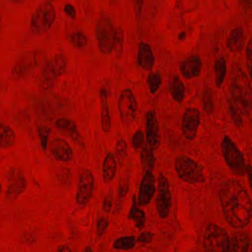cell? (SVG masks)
Masks as SVG:
<instances>
[{
	"label": "cell",
	"mask_w": 252,
	"mask_h": 252,
	"mask_svg": "<svg viewBox=\"0 0 252 252\" xmlns=\"http://www.w3.org/2000/svg\"><path fill=\"white\" fill-rule=\"evenodd\" d=\"M137 61L139 66L145 71H151L155 64V57L151 46L140 42L138 47Z\"/></svg>",
	"instance_id": "cell-20"
},
{
	"label": "cell",
	"mask_w": 252,
	"mask_h": 252,
	"mask_svg": "<svg viewBox=\"0 0 252 252\" xmlns=\"http://www.w3.org/2000/svg\"><path fill=\"white\" fill-rule=\"evenodd\" d=\"M2 192V186H1V183H0V194Z\"/></svg>",
	"instance_id": "cell-54"
},
{
	"label": "cell",
	"mask_w": 252,
	"mask_h": 252,
	"mask_svg": "<svg viewBox=\"0 0 252 252\" xmlns=\"http://www.w3.org/2000/svg\"><path fill=\"white\" fill-rule=\"evenodd\" d=\"M118 170V161L112 153H109L105 157L103 163V180L105 184H109L113 181Z\"/></svg>",
	"instance_id": "cell-23"
},
{
	"label": "cell",
	"mask_w": 252,
	"mask_h": 252,
	"mask_svg": "<svg viewBox=\"0 0 252 252\" xmlns=\"http://www.w3.org/2000/svg\"><path fill=\"white\" fill-rule=\"evenodd\" d=\"M247 64L252 81V39L249 42L247 49Z\"/></svg>",
	"instance_id": "cell-41"
},
{
	"label": "cell",
	"mask_w": 252,
	"mask_h": 252,
	"mask_svg": "<svg viewBox=\"0 0 252 252\" xmlns=\"http://www.w3.org/2000/svg\"><path fill=\"white\" fill-rule=\"evenodd\" d=\"M124 32L122 28H116V33H115V46H114L113 52L115 56L118 59L122 57L123 52H124Z\"/></svg>",
	"instance_id": "cell-34"
},
{
	"label": "cell",
	"mask_w": 252,
	"mask_h": 252,
	"mask_svg": "<svg viewBox=\"0 0 252 252\" xmlns=\"http://www.w3.org/2000/svg\"><path fill=\"white\" fill-rule=\"evenodd\" d=\"M136 245V240L133 236H124L118 238L114 242L113 247L115 250L128 251Z\"/></svg>",
	"instance_id": "cell-30"
},
{
	"label": "cell",
	"mask_w": 252,
	"mask_h": 252,
	"mask_svg": "<svg viewBox=\"0 0 252 252\" xmlns=\"http://www.w3.org/2000/svg\"><path fill=\"white\" fill-rule=\"evenodd\" d=\"M127 156V144L125 139H119L115 145V157L119 165H123Z\"/></svg>",
	"instance_id": "cell-32"
},
{
	"label": "cell",
	"mask_w": 252,
	"mask_h": 252,
	"mask_svg": "<svg viewBox=\"0 0 252 252\" xmlns=\"http://www.w3.org/2000/svg\"><path fill=\"white\" fill-rule=\"evenodd\" d=\"M113 207V198L112 195H108L103 200V209L104 212L109 213Z\"/></svg>",
	"instance_id": "cell-43"
},
{
	"label": "cell",
	"mask_w": 252,
	"mask_h": 252,
	"mask_svg": "<svg viewBox=\"0 0 252 252\" xmlns=\"http://www.w3.org/2000/svg\"><path fill=\"white\" fill-rule=\"evenodd\" d=\"M57 252H72V250L68 246L62 245L58 247Z\"/></svg>",
	"instance_id": "cell-49"
},
{
	"label": "cell",
	"mask_w": 252,
	"mask_h": 252,
	"mask_svg": "<svg viewBox=\"0 0 252 252\" xmlns=\"http://www.w3.org/2000/svg\"><path fill=\"white\" fill-rule=\"evenodd\" d=\"M202 62L198 56H192L179 63V69L184 78L192 79L201 74Z\"/></svg>",
	"instance_id": "cell-18"
},
{
	"label": "cell",
	"mask_w": 252,
	"mask_h": 252,
	"mask_svg": "<svg viewBox=\"0 0 252 252\" xmlns=\"http://www.w3.org/2000/svg\"><path fill=\"white\" fill-rule=\"evenodd\" d=\"M245 44V35L243 28H235L231 31L227 40L226 46L232 53H238L244 48Z\"/></svg>",
	"instance_id": "cell-22"
},
{
	"label": "cell",
	"mask_w": 252,
	"mask_h": 252,
	"mask_svg": "<svg viewBox=\"0 0 252 252\" xmlns=\"http://www.w3.org/2000/svg\"><path fill=\"white\" fill-rule=\"evenodd\" d=\"M49 150L58 161L67 162L73 158V151L66 139L62 138L53 139L49 145Z\"/></svg>",
	"instance_id": "cell-17"
},
{
	"label": "cell",
	"mask_w": 252,
	"mask_h": 252,
	"mask_svg": "<svg viewBox=\"0 0 252 252\" xmlns=\"http://www.w3.org/2000/svg\"><path fill=\"white\" fill-rule=\"evenodd\" d=\"M1 11H0V28H1Z\"/></svg>",
	"instance_id": "cell-53"
},
{
	"label": "cell",
	"mask_w": 252,
	"mask_h": 252,
	"mask_svg": "<svg viewBox=\"0 0 252 252\" xmlns=\"http://www.w3.org/2000/svg\"><path fill=\"white\" fill-rule=\"evenodd\" d=\"M145 138L148 146L156 151L161 144V131L157 114L154 111H148L145 115Z\"/></svg>",
	"instance_id": "cell-14"
},
{
	"label": "cell",
	"mask_w": 252,
	"mask_h": 252,
	"mask_svg": "<svg viewBox=\"0 0 252 252\" xmlns=\"http://www.w3.org/2000/svg\"><path fill=\"white\" fill-rule=\"evenodd\" d=\"M203 106L204 109L208 115H211L213 112V100L212 91L209 88L205 89L202 96Z\"/></svg>",
	"instance_id": "cell-35"
},
{
	"label": "cell",
	"mask_w": 252,
	"mask_h": 252,
	"mask_svg": "<svg viewBox=\"0 0 252 252\" xmlns=\"http://www.w3.org/2000/svg\"><path fill=\"white\" fill-rule=\"evenodd\" d=\"M246 173L247 174L249 179V183H250V188L252 190V167L250 165L247 166V172Z\"/></svg>",
	"instance_id": "cell-47"
},
{
	"label": "cell",
	"mask_w": 252,
	"mask_h": 252,
	"mask_svg": "<svg viewBox=\"0 0 252 252\" xmlns=\"http://www.w3.org/2000/svg\"><path fill=\"white\" fill-rule=\"evenodd\" d=\"M201 115L195 108H188L182 118V130L183 136L188 140H194L198 133Z\"/></svg>",
	"instance_id": "cell-15"
},
{
	"label": "cell",
	"mask_w": 252,
	"mask_h": 252,
	"mask_svg": "<svg viewBox=\"0 0 252 252\" xmlns=\"http://www.w3.org/2000/svg\"><path fill=\"white\" fill-rule=\"evenodd\" d=\"M51 128L47 126H42L38 129V136H39L41 146L44 151H46L48 148L49 136H50Z\"/></svg>",
	"instance_id": "cell-36"
},
{
	"label": "cell",
	"mask_w": 252,
	"mask_h": 252,
	"mask_svg": "<svg viewBox=\"0 0 252 252\" xmlns=\"http://www.w3.org/2000/svg\"><path fill=\"white\" fill-rule=\"evenodd\" d=\"M72 178V174L71 172L68 169H64V170H62L60 173V176H59V180L63 183H67L68 182L71 180Z\"/></svg>",
	"instance_id": "cell-46"
},
{
	"label": "cell",
	"mask_w": 252,
	"mask_h": 252,
	"mask_svg": "<svg viewBox=\"0 0 252 252\" xmlns=\"http://www.w3.org/2000/svg\"><path fill=\"white\" fill-rule=\"evenodd\" d=\"M9 1H12V2L15 3V4H22L26 0H9Z\"/></svg>",
	"instance_id": "cell-51"
},
{
	"label": "cell",
	"mask_w": 252,
	"mask_h": 252,
	"mask_svg": "<svg viewBox=\"0 0 252 252\" xmlns=\"http://www.w3.org/2000/svg\"><path fill=\"white\" fill-rule=\"evenodd\" d=\"M56 126L60 130H64L70 133L75 140L78 141L80 144H81V138L78 133V127L73 121L67 118H60L56 121Z\"/></svg>",
	"instance_id": "cell-28"
},
{
	"label": "cell",
	"mask_w": 252,
	"mask_h": 252,
	"mask_svg": "<svg viewBox=\"0 0 252 252\" xmlns=\"http://www.w3.org/2000/svg\"><path fill=\"white\" fill-rule=\"evenodd\" d=\"M16 134L10 126L0 124V148L7 149L14 145Z\"/></svg>",
	"instance_id": "cell-26"
},
{
	"label": "cell",
	"mask_w": 252,
	"mask_h": 252,
	"mask_svg": "<svg viewBox=\"0 0 252 252\" xmlns=\"http://www.w3.org/2000/svg\"><path fill=\"white\" fill-rule=\"evenodd\" d=\"M252 252V244L251 246V249H250V252Z\"/></svg>",
	"instance_id": "cell-55"
},
{
	"label": "cell",
	"mask_w": 252,
	"mask_h": 252,
	"mask_svg": "<svg viewBox=\"0 0 252 252\" xmlns=\"http://www.w3.org/2000/svg\"><path fill=\"white\" fill-rule=\"evenodd\" d=\"M250 241L245 232H238L229 239V247L225 252H249Z\"/></svg>",
	"instance_id": "cell-21"
},
{
	"label": "cell",
	"mask_w": 252,
	"mask_h": 252,
	"mask_svg": "<svg viewBox=\"0 0 252 252\" xmlns=\"http://www.w3.org/2000/svg\"><path fill=\"white\" fill-rule=\"evenodd\" d=\"M232 100L241 114L249 115L252 109V89L247 74L240 67H234L229 85Z\"/></svg>",
	"instance_id": "cell-2"
},
{
	"label": "cell",
	"mask_w": 252,
	"mask_h": 252,
	"mask_svg": "<svg viewBox=\"0 0 252 252\" xmlns=\"http://www.w3.org/2000/svg\"><path fill=\"white\" fill-rule=\"evenodd\" d=\"M229 110L231 118H232V121L235 123V125L238 126H242L243 121L241 112H239V110L237 109L236 106L231 100L229 102Z\"/></svg>",
	"instance_id": "cell-39"
},
{
	"label": "cell",
	"mask_w": 252,
	"mask_h": 252,
	"mask_svg": "<svg viewBox=\"0 0 252 252\" xmlns=\"http://www.w3.org/2000/svg\"><path fill=\"white\" fill-rule=\"evenodd\" d=\"M116 28L110 19L102 16L96 25L95 35L99 50L103 55H109L113 52L115 46Z\"/></svg>",
	"instance_id": "cell-7"
},
{
	"label": "cell",
	"mask_w": 252,
	"mask_h": 252,
	"mask_svg": "<svg viewBox=\"0 0 252 252\" xmlns=\"http://www.w3.org/2000/svg\"><path fill=\"white\" fill-rule=\"evenodd\" d=\"M41 53L39 51L27 52L16 60L11 70V75L19 80L28 75L41 62Z\"/></svg>",
	"instance_id": "cell-10"
},
{
	"label": "cell",
	"mask_w": 252,
	"mask_h": 252,
	"mask_svg": "<svg viewBox=\"0 0 252 252\" xmlns=\"http://www.w3.org/2000/svg\"><path fill=\"white\" fill-rule=\"evenodd\" d=\"M154 235L151 232H144L140 234L137 238V241L142 244H149L153 241Z\"/></svg>",
	"instance_id": "cell-42"
},
{
	"label": "cell",
	"mask_w": 252,
	"mask_h": 252,
	"mask_svg": "<svg viewBox=\"0 0 252 252\" xmlns=\"http://www.w3.org/2000/svg\"><path fill=\"white\" fill-rule=\"evenodd\" d=\"M64 13L69 16L71 19H75L77 16V11L75 10V7L72 4H65L64 8H63Z\"/></svg>",
	"instance_id": "cell-44"
},
{
	"label": "cell",
	"mask_w": 252,
	"mask_h": 252,
	"mask_svg": "<svg viewBox=\"0 0 252 252\" xmlns=\"http://www.w3.org/2000/svg\"><path fill=\"white\" fill-rule=\"evenodd\" d=\"M109 226V221L105 218H100L97 221V235L98 237H101L105 231Z\"/></svg>",
	"instance_id": "cell-40"
},
{
	"label": "cell",
	"mask_w": 252,
	"mask_h": 252,
	"mask_svg": "<svg viewBox=\"0 0 252 252\" xmlns=\"http://www.w3.org/2000/svg\"><path fill=\"white\" fill-rule=\"evenodd\" d=\"M100 121H101L102 130L105 133H108L112 129V118L109 110V90L102 87L100 90Z\"/></svg>",
	"instance_id": "cell-19"
},
{
	"label": "cell",
	"mask_w": 252,
	"mask_h": 252,
	"mask_svg": "<svg viewBox=\"0 0 252 252\" xmlns=\"http://www.w3.org/2000/svg\"><path fill=\"white\" fill-rule=\"evenodd\" d=\"M162 84L161 75L158 72H150L147 77V84L150 93L154 94L158 91Z\"/></svg>",
	"instance_id": "cell-31"
},
{
	"label": "cell",
	"mask_w": 252,
	"mask_h": 252,
	"mask_svg": "<svg viewBox=\"0 0 252 252\" xmlns=\"http://www.w3.org/2000/svg\"><path fill=\"white\" fill-rule=\"evenodd\" d=\"M221 149L225 161L230 170L238 176H244L247 172V165L244 156L229 136H225L222 140Z\"/></svg>",
	"instance_id": "cell-6"
},
{
	"label": "cell",
	"mask_w": 252,
	"mask_h": 252,
	"mask_svg": "<svg viewBox=\"0 0 252 252\" xmlns=\"http://www.w3.org/2000/svg\"><path fill=\"white\" fill-rule=\"evenodd\" d=\"M229 237L226 231L214 223H210L207 226L204 232V252H225L229 244Z\"/></svg>",
	"instance_id": "cell-5"
},
{
	"label": "cell",
	"mask_w": 252,
	"mask_h": 252,
	"mask_svg": "<svg viewBox=\"0 0 252 252\" xmlns=\"http://www.w3.org/2000/svg\"><path fill=\"white\" fill-rule=\"evenodd\" d=\"M169 92L174 101L181 103L184 101L186 95V89L178 75H174L170 78L169 82Z\"/></svg>",
	"instance_id": "cell-24"
},
{
	"label": "cell",
	"mask_w": 252,
	"mask_h": 252,
	"mask_svg": "<svg viewBox=\"0 0 252 252\" xmlns=\"http://www.w3.org/2000/svg\"><path fill=\"white\" fill-rule=\"evenodd\" d=\"M68 39L72 46L77 49L84 48L88 44V38L82 32H75L71 34Z\"/></svg>",
	"instance_id": "cell-33"
},
{
	"label": "cell",
	"mask_w": 252,
	"mask_h": 252,
	"mask_svg": "<svg viewBox=\"0 0 252 252\" xmlns=\"http://www.w3.org/2000/svg\"><path fill=\"white\" fill-rule=\"evenodd\" d=\"M132 146L136 151L141 150L145 145V135L142 130H136L133 135L131 140Z\"/></svg>",
	"instance_id": "cell-37"
},
{
	"label": "cell",
	"mask_w": 252,
	"mask_h": 252,
	"mask_svg": "<svg viewBox=\"0 0 252 252\" xmlns=\"http://www.w3.org/2000/svg\"><path fill=\"white\" fill-rule=\"evenodd\" d=\"M94 188V178L93 172L85 169L81 172L76 192V201L79 205H86L90 202Z\"/></svg>",
	"instance_id": "cell-13"
},
{
	"label": "cell",
	"mask_w": 252,
	"mask_h": 252,
	"mask_svg": "<svg viewBox=\"0 0 252 252\" xmlns=\"http://www.w3.org/2000/svg\"><path fill=\"white\" fill-rule=\"evenodd\" d=\"M157 192L156 179L152 171L146 170L144 173L139 186L137 202L139 207L148 205L152 201Z\"/></svg>",
	"instance_id": "cell-16"
},
{
	"label": "cell",
	"mask_w": 252,
	"mask_h": 252,
	"mask_svg": "<svg viewBox=\"0 0 252 252\" xmlns=\"http://www.w3.org/2000/svg\"><path fill=\"white\" fill-rule=\"evenodd\" d=\"M140 161L142 168L145 171H154L156 164L155 156L154 151L148 146V144H145L143 148L140 150Z\"/></svg>",
	"instance_id": "cell-27"
},
{
	"label": "cell",
	"mask_w": 252,
	"mask_h": 252,
	"mask_svg": "<svg viewBox=\"0 0 252 252\" xmlns=\"http://www.w3.org/2000/svg\"><path fill=\"white\" fill-rule=\"evenodd\" d=\"M118 110L123 124L130 126L134 122L138 111L136 97L130 89L123 90L118 100Z\"/></svg>",
	"instance_id": "cell-9"
},
{
	"label": "cell",
	"mask_w": 252,
	"mask_h": 252,
	"mask_svg": "<svg viewBox=\"0 0 252 252\" xmlns=\"http://www.w3.org/2000/svg\"><path fill=\"white\" fill-rule=\"evenodd\" d=\"M240 4L244 7H252V0H239Z\"/></svg>",
	"instance_id": "cell-48"
},
{
	"label": "cell",
	"mask_w": 252,
	"mask_h": 252,
	"mask_svg": "<svg viewBox=\"0 0 252 252\" xmlns=\"http://www.w3.org/2000/svg\"><path fill=\"white\" fill-rule=\"evenodd\" d=\"M50 1H54V0H50Z\"/></svg>",
	"instance_id": "cell-56"
},
{
	"label": "cell",
	"mask_w": 252,
	"mask_h": 252,
	"mask_svg": "<svg viewBox=\"0 0 252 252\" xmlns=\"http://www.w3.org/2000/svg\"><path fill=\"white\" fill-rule=\"evenodd\" d=\"M130 178L127 175L124 174L121 176L119 180V185H118V195L120 198H124L129 190V180Z\"/></svg>",
	"instance_id": "cell-38"
},
{
	"label": "cell",
	"mask_w": 252,
	"mask_h": 252,
	"mask_svg": "<svg viewBox=\"0 0 252 252\" xmlns=\"http://www.w3.org/2000/svg\"><path fill=\"white\" fill-rule=\"evenodd\" d=\"M185 38H186V32H180L179 35V39L181 40V41H182V40H185Z\"/></svg>",
	"instance_id": "cell-50"
},
{
	"label": "cell",
	"mask_w": 252,
	"mask_h": 252,
	"mask_svg": "<svg viewBox=\"0 0 252 252\" xmlns=\"http://www.w3.org/2000/svg\"><path fill=\"white\" fill-rule=\"evenodd\" d=\"M28 182L23 171L18 168L10 169L7 173L6 198L10 201H14L26 190Z\"/></svg>",
	"instance_id": "cell-11"
},
{
	"label": "cell",
	"mask_w": 252,
	"mask_h": 252,
	"mask_svg": "<svg viewBox=\"0 0 252 252\" xmlns=\"http://www.w3.org/2000/svg\"><path fill=\"white\" fill-rule=\"evenodd\" d=\"M82 252H93V250H92L91 247H87L83 250Z\"/></svg>",
	"instance_id": "cell-52"
},
{
	"label": "cell",
	"mask_w": 252,
	"mask_h": 252,
	"mask_svg": "<svg viewBox=\"0 0 252 252\" xmlns=\"http://www.w3.org/2000/svg\"><path fill=\"white\" fill-rule=\"evenodd\" d=\"M172 207V194L170 183L164 174L160 173L157 179L156 208L161 219H166Z\"/></svg>",
	"instance_id": "cell-8"
},
{
	"label": "cell",
	"mask_w": 252,
	"mask_h": 252,
	"mask_svg": "<svg viewBox=\"0 0 252 252\" xmlns=\"http://www.w3.org/2000/svg\"><path fill=\"white\" fill-rule=\"evenodd\" d=\"M223 216L231 226L243 229L252 217V204L244 187L235 180L227 181L219 191Z\"/></svg>",
	"instance_id": "cell-1"
},
{
	"label": "cell",
	"mask_w": 252,
	"mask_h": 252,
	"mask_svg": "<svg viewBox=\"0 0 252 252\" xmlns=\"http://www.w3.org/2000/svg\"><path fill=\"white\" fill-rule=\"evenodd\" d=\"M128 219L133 222L135 226L138 229H143L145 226L146 216H145V212L139 208L136 195H133V199H132V204L130 211H129Z\"/></svg>",
	"instance_id": "cell-25"
},
{
	"label": "cell",
	"mask_w": 252,
	"mask_h": 252,
	"mask_svg": "<svg viewBox=\"0 0 252 252\" xmlns=\"http://www.w3.org/2000/svg\"><path fill=\"white\" fill-rule=\"evenodd\" d=\"M56 19V11L50 1L41 3L36 7L30 21V31L35 35L48 32Z\"/></svg>",
	"instance_id": "cell-3"
},
{
	"label": "cell",
	"mask_w": 252,
	"mask_h": 252,
	"mask_svg": "<svg viewBox=\"0 0 252 252\" xmlns=\"http://www.w3.org/2000/svg\"><path fill=\"white\" fill-rule=\"evenodd\" d=\"M67 62L62 53L55 55L47 62L43 68L42 80L45 84H50L57 78H60L66 72Z\"/></svg>",
	"instance_id": "cell-12"
},
{
	"label": "cell",
	"mask_w": 252,
	"mask_h": 252,
	"mask_svg": "<svg viewBox=\"0 0 252 252\" xmlns=\"http://www.w3.org/2000/svg\"><path fill=\"white\" fill-rule=\"evenodd\" d=\"M174 167L179 179L186 183L196 185L205 182L202 167L189 157H178L175 159Z\"/></svg>",
	"instance_id": "cell-4"
},
{
	"label": "cell",
	"mask_w": 252,
	"mask_h": 252,
	"mask_svg": "<svg viewBox=\"0 0 252 252\" xmlns=\"http://www.w3.org/2000/svg\"><path fill=\"white\" fill-rule=\"evenodd\" d=\"M227 65L224 58H220L215 63V76L217 87H220L226 78Z\"/></svg>",
	"instance_id": "cell-29"
},
{
	"label": "cell",
	"mask_w": 252,
	"mask_h": 252,
	"mask_svg": "<svg viewBox=\"0 0 252 252\" xmlns=\"http://www.w3.org/2000/svg\"><path fill=\"white\" fill-rule=\"evenodd\" d=\"M144 0H133V8L136 17L139 18L142 14V8H143Z\"/></svg>",
	"instance_id": "cell-45"
}]
</instances>
